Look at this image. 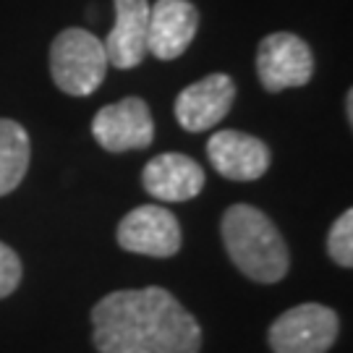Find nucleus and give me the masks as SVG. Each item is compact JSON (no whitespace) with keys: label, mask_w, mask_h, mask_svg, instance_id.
Masks as SVG:
<instances>
[{"label":"nucleus","mask_w":353,"mask_h":353,"mask_svg":"<svg viewBox=\"0 0 353 353\" xmlns=\"http://www.w3.org/2000/svg\"><path fill=\"white\" fill-rule=\"evenodd\" d=\"M92 343L100 353H199L202 327L170 290H113L92 309Z\"/></svg>","instance_id":"obj_1"},{"label":"nucleus","mask_w":353,"mask_h":353,"mask_svg":"<svg viewBox=\"0 0 353 353\" xmlns=\"http://www.w3.org/2000/svg\"><path fill=\"white\" fill-rule=\"evenodd\" d=\"M230 262L254 283L272 285L288 275L290 254L275 223L252 204L228 207L220 223Z\"/></svg>","instance_id":"obj_2"},{"label":"nucleus","mask_w":353,"mask_h":353,"mask_svg":"<svg viewBox=\"0 0 353 353\" xmlns=\"http://www.w3.org/2000/svg\"><path fill=\"white\" fill-rule=\"evenodd\" d=\"M108 55L100 37L87 29H63L50 45V74L61 92L89 97L108 76Z\"/></svg>","instance_id":"obj_3"},{"label":"nucleus","mask_w":353,"mask_h":353,"mask_svg":"<svg viewBox=\"0 0 353 353\" xmlns=\"http://www.w3.org/2000/svg\"><path fill=\"white\" fill-rule=\"evenodd\" d=\"M341 332V316L325 303H299L270 325L272 353H327Z\"/></svg>","instance_id":"obj_4"},{"label":"nucleus","mask_w":353,"mask_h":353,"mask_svg":"<svg viewBox=\"0 0 353 353\" xmlns=\"http://www.w3.org/2000/svg\"><path fill=\"white\" fill-rule=\"evenodd\" d=\"M256 74L270 94L306 87L314 76V52L299 34L272 32L256 48Z\"/></svg>","instance_id":"obj_5"},{"label":"nucleus","mask_w":353,"mask_h":353,"mask_svg":"<svg viewBox=\"0 0 353 353\" xmlns=\"http://www.w3.org/2000/svg\"><path fill=\"white\" fill-rule=\"evenodd\" d=\"M92 137L102 150L113 154L150 147L154 139L150 105L141 97H126L115 105H105L92 118Z\"/></svg>","instance_id":"obj_6"},{"label":"nucleus","mask_w":353,"mask_h":353,"mask_svg":"<svg viewBox=\"0 0 353 353\" xmlns=\"http://www.w3.org/2000/svg\"><path fill=\"white\" fill-rule=\"evenodd\" d=\"M118 246L131 254L170 259L181 252V225L176 214L157 204L137 207L118 225Z\"/></svg>","instance_id":"obj_7"},{"label":"nucleus","mask_w":353,"mask_h":353,"mask_svg":"<svg viewBox=\"0 0 353 353\" xmlns=\"http://www.w3.org/2000/svg\"><path fill=\"white\" fill-rule=\"evenodd\" d=\"M233 100H236V81L228 74H210L178 94L173 113L186 131L202 134L214 128L230 113Z\"/></svg>","instance_id":"obj_8"},{"label":"nucleus","mask_w":353,"mask_h":353,"mask_svg":"<svg viewBox=\"0 0 353 353\" xmlns=\"http://www.w3.org/2000/svg\"><path fill=\"white\" fill-rule=\"evenodd\" d=\"M199 29V11L189 0H157L150 6L147 50L160 61H176L189 50Z\"/></svg>","instance_id":"obj_9"},{"label":"nucleus","mask_w":353,"mask_h":353,"mask_svg":"<svg viewBox=\"0 0 353 353\" xmlns=\"http://www.w3.org/2000/svg\"><path fill=\"white\" fill-rule=\"evenodd\" d=\"M207 157L228 181H256L270 170L272 154L262 139L243 131H217L207 141Z\"/></svg>","instance_id":"obj_10"},{"label":"nucleus","mask_w":353,"mask_h":353,"mask_svg":"<svg viewBox=\"0 0 353 353\" xmlns=\"http://www.w3.org/2000/svg\"><path fill=\"white\" fill-rule=\"evenodd\" d=\"M141 183L152 199L160 202H189L204 189V170L189 154L163 152L152 157L141 170Z\"/></svg>","instance_id":"obj_11"},{"label":"nucleus","mask_w":353,"mask_h":353,"mask_svg":"<svg viewBox=\"0 0 353 353\" xmlns=\"http://www.w3.org/2000/svg\"><path fill=\"white\" fill-rule=\"evenodd\" d=\"M115 24L105 45L108 63L118 71H128L150 55L147 29H150V0H113Z\"/></svg>","instance_id":"obj_12"},{"label":"nucleus","mask_w":353,"mask_h":353,"mask_svg":"<svg viewBox=\"0 0 353 353\" xmlns=\"http://www.w3.org/2000/svg\"><path fill=\"white\" fill-rule=\"evenodd\" d=\"M32 144L21 123L11 118H0V196H8L19 189L29 170Z\"/></svg>","instance_id":"obj_13"},{"label":"nucleus","mask_w":353,"mask_h":353,"mask_svg":"<svg viewBox=\"0 0 353 353\" xmlns=\"http://www.w3.org/2000/svg\"><path fill=\"white\" fill-rule=\"evenodd\" d=\"M327 254L338 267H353V212H345L332 223L327 233Z\"/></svg>","instance_id":"obj_14"},{"label":"nucleus","mask_w":353,"mask_h":353,"mask_svg":"<svg viewBox=\"0 0 353 353\" xmlns=\"http://www.w3.org/2000/svg\"><path fill=\"white\" fill-rule=\"evenodd\" d=\"M21 283V259L0 241V299H8Z\"/></svg>","instance_id":"obj_15"},{"label":"nucleus","mask_w":353,"mask_h":353,"mask_svg":"<svg viewBox=\"0 0 353 353\" xmlns=\"http://www.w3.org/2000/svg\"><path fill=\"white\" fill-rule=\"evenodd\" d=\"M345 115H348V126L353 123V92L345 94Z\"/></svg>","instance_id":"obj_16"}]
</instances>
